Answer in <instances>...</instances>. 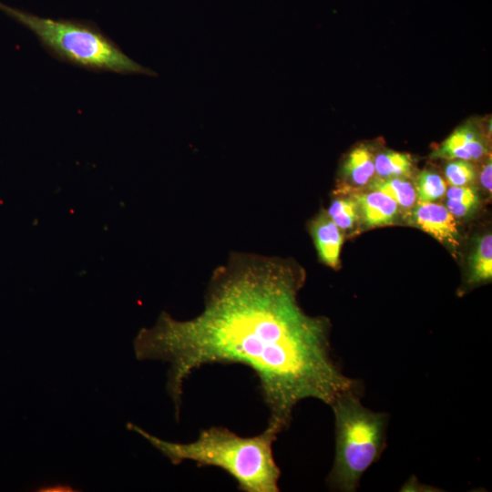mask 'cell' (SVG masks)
<instances>
[{
  "label": "cell",
  "instance_id": "cell-1",
  "mask_svg": "<svg viewBox=\"0 0 492 492\" xmlns=\"http://www.w3.org/2000/svg\"><path fill=\"white\" fill-rule=\"evenodd\" d=\"M304 280V271L290 260L231 253L212 272L199 314L177 320L162 313L138 333L137 358L170 364L167 391L177 418L185 381L206 364L249 367L268 409L267 427L277 434L289 427L304 399L331 405L344 393L364 392L334 361L329 320L299 304Z\"/></svg>",
  "mask_w": 492,
  "mask_h": 492
},
{
  "label": "cell",
  "instance_id": "cell-11",
  "mask_svg": "<svg viewBox=\"0 0 492 492\" xmlns=\"http://www.w3.org/2000/svg\"><path fill=\"white\" fill-rule=\"evenodd\" d=\"M368 188L388 195L405 210L412 209L416 201L415 186L404 178L376 179L368 184Z\"/></svg>",
  "mask_w": 492,
  "mask_h": 492
},
{
  "label": "cell",
  "instance_id": "cell-8",
  "mask_svg": "<svg viewBox=\"0 0 492 492\" xmlns=\"http://www.w3.org/2000/svg\"><path fill=\"white\" fill-rule=\"evenodd\" d=\"M352 196L358 205L359 219L368 228L390 225L398 215V204L381 191L371 190Z\"/></svg>",
  "mask_w": 492,
  "mask_h": 492
},
{
  "label": "cell",
  "instance_id": "cell-2",
  "mask_svg": "<svg viewBox=\"0 0 492 492\" xmlns=\"http://www.w3.org/2000/svg\"><path fill=\"white\" fill-rule=\"evenodd\" d=\"M128 427L149 441L174 465L193 461L198 466L224 470L244 492H278L281 470L272 445L278 434L266 427L253 436H241L222 426L202 429L190 443H176L156 437L140 427Z\"/></svg>",
  "mask_w": 492,
  "mask_h": 492
},
{
  "label": "cell",
  "instance_id": "cell-9",
  "mask_svg": "<svg viewBox=\"0 0 492 492\" xmlns=\"http://www.w3.org/2000/svg\"><path fill=\"white\" fill-rule=\"evenodd\" d=\"M374 174V156L365 146L354 149L343 164V177L354 186L369 184Z\"/></svg>",
  "mask_w": 492,
  "mask_h": 492
},
{
  "label": "cell",
  "instance_id": "cell-7",
  "mask_svg": "<svg viewBox=\"0 0 492 492\" xmlns=\"http://www.w3.org/2000/svg\"><path fill=\"white\" fill-rule=\"evenodd\" d=\"M309 230L320 261L331 268H337L343 242V231L325 211L311 220Z\"/></svg>",
  "mask_w": 492,
  "mask_h": 492
},
{
  "label": "cell",
  "instance_id": "cell-13",
  "mask_svg": "<svg viewBox=\"0 0 492 492\" xmlns=\"http://www.w3.org/2000/svg\"><path fill=\"white\" fill-rule=\"evenodd\" d=\"M446 193V207L455 218L471 215L479 205L478 193L470 186H451Z\"/></svg>",
  "mask_w": 492,
  "mask_h": 492
},
{
  "label": "cell",
  "instance_id": "cell-17",
  "mask_svg": "<svg viewBox=\"0 0 492 492\" xmlns=\"http://www.w3.org/2000/svg\"><path fill=\"white\" fill-rule=\"evenodd\" d=\"M492 164L491 159L487 161L480 172V182L485 190L491 193L492 182H491Z\"/></svg>",
  "mask_w": 492,
  "mask_h": 492
},
{
  "label": "cell",
  "instance_id": "cell-14",
  "mask_svg": "<svg viewBox=\"0 0 492 492\" xmlns=\"http://www.w3.org/2000/svg\"><path fill=\"white\" fill-rule=\"evenodd\" d=\"M415 188L418 203L434 202L443 197L447 190L446 183L440 175L426 169L417 176Z\"/></svg>",
  "mask_w": 492,
  "mask_h": 492
},
{
  "label": "cell",
  "instance_id": "cell-10",
  "mask_svg": "<svg viewBox=\"0 0 492 492\" xmlns=\"http://www.w3.org/2000/svg\"><path fill=\"white\" fill-rule=\"evenodd\" d=\"M467 283L478 284L492 278V236L485 234L477 240L468 261Z\"/></svg>",
  "mask_w": 492,
  "mask_h": 492
},
{
  "label": "cell",
  "instance_id": "cell-4",
  "mask_svg": "<svg viewBox=\"0 0 492 492\" xmlns=\"http://www.w3.org/2000/svg\"><path fill=\"white\" fill-rule=\"evenodd\" d=\"M362 394L344 393L330 405L334 415L335 453L326 482L336 491H356L363 475L386 446L388 415L363 405Z\"/></svg>",
  "mask_w": 492,
  "mask_h": 492
},
{
  "label": "cell",
  "instance_id": "cell-15",
  "mask_svg": "<svg viewBox=\"0 0 492 492\" xmlns=\"http://www.w3.org/2000/svg\"><path fill=\"white\" fill-rule=\"evenodd\" d=\"M326 213L342 231L352 229L359 220L358 205L353 196L333 200Z\"/></svg>",
  "mask_w": 492,
  "mask_h": 492
},
{
  "label": "cell",
  "instance_id": "cell-6",
  "mask_svg": "<svg viewBox=\"0 0 492 492\" xmlns=\"http://www.w3.org/2000/svg\"><path fill=\"white\" fill-rule=\"evenodd\" d=\"M487 152L486 143L478 130L466 124L454 130L433 152V158L477 160Z\"/></svg>",
  "mask_w": 492,
  "mask_h": 492
},
{
  "label": "cell",
  "instance_id": "cell-16",
  "mask_svg": "<svg viewBox=\"0 0 492 492\" xmlns=\"http://www.w3.org/2000/svg\"><path fill=\"white\" fill-rule=\"evenodd\" d=\"M445 176L450 186H470L477 178V171L468 160L457 159L446 165Z\"/></svg>",
  "mask_w": 492,
  "mask_h": 492
},
{
  "label": "cell",
  "instance_id": "cell-3",
  "mask_svg": "<svg viewBox=\"0 0 492 492\" xmlns=\"http://www.w3.org/2000/svg\"><path fill=\"white\" fill-rule=\"evenodd\" d=\"M0 11L30 30L60 60L93 71L157 76L126 55L92 23L43 17L2 2Z\"/></svg>",
  "mask_w": 492,
  "mask_h": 492
},
{
  "label": "cell",
  "instance_id": "cell-5",
  "mask_svg": "<svg viewBox=\"0 0 492 492\" xmlns=\"http://www.w3.org/2000/svg\"><path fill=\"white\" fill-rule=\"evenodd\" d=\"M408 217L410 223L441 243L452 248L459 244L456 220L446 206L435 202L418 203L413 207Z\"/></svg>",
  "mask_w": 492,
  "mask_h": 492
},
{
  "label": "cell",
  "instance_id": "cell-12",
  "mask_svg": "<svg viewBox=\"0 0 492 492\" xmlns=\"http://www.w3.org/2000/svg\"><path fill=\"white\" fill-rule=\"evenodd\" d=\"M374 169L380 179L408 178L413 162L408 154L386 150L374 157Z\"/></svg>",
  "mask_w": 492,
  "mask_h": 492
}]
</instances>
